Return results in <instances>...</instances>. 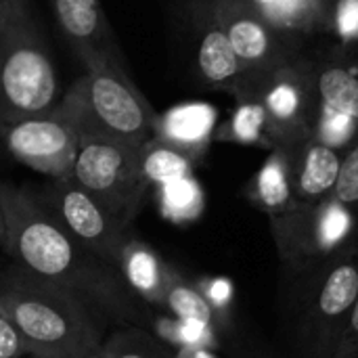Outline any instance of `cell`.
Instances as JSON below:
<instances>
[{
    "label": "cell",
    "mask_w": 358,
    "mask_h": 358,
    "mask_svg": "<svg viewBox=\"0 0 358 358\" xmlns=\"http://www.w3.org/2000/svg\"><path fill=\"white\" fill-rule=\"evenodd\" d=\"M141 145L80 136L71 178L126 227L134 224L147 182L141 172Z\"/></svg>",
    "instance_id": "obj_6"
},
{
    "label": "cell",
    "mask_w": 358,
    "mask_h": 358,
    "mask_svg": "<svg viewBox=\"0 0 358 358\" xmlns=\"http://www.w3.org/2000/svg\"><path fill=\"white\" fill-rule=\"evenodd\" d=\"M117 271L128 289L147 306L159 310L172 266L143 239L130 237L120 252Z\"/></svg>",
    "instance_id": "obj_15"
},
{
    "label": "cell",
    "mask_w": 358,
    "mask_h": 358,
    "mask_svg": "<svg viewBox=\"0 0 358 358\" xmlns=\"http://www.w3.org/2000/svg\"><path fill=\"white\" fill-rule=\"evenodd\" d=\"M174 352L176 358H214L210 355L212 350H203V348H178Z\"/></svg>",
    "instance_id": "obj_31"
},
{
    "label": "cell",
    "mask_w": 358,
    "mask_h": 358,
    "mask_svg": "<svg viewBox=\"0 0 358 358\" xmlns=\"http://www.w3.org/2000/svg\"><path fill=\"white\" fill-rule=\"evenodd\" d=\"M334 358H358V294L355 304H352L350 317L346 321L344 336L340 340L338 352Z\"/></svg>",
    "instance_id": "obj_29"
},
{
    "label": "cell",
    "mask_w": 358,
    "mask_h": 358,
    "mask_svg": "<svg viewBox=\"0 0 358 358\" xmlns=\"http://www.w3.org/2000/svg\"><path fill=\"white\" fill-rule=\"evenodd\" d=\"M222 27L241 63L256 76L292 61L287 36L275 29L248 0H210L206 8Z\"/></svg>",
    "instance_id": "obj_10"
},
{
    "label": "cell",
    "mask_w": 358,
    "mask_h": 358,
    "mask_svg": "<svg viewBox=\"0 0 358 358\" xmlns=\"http://www.w3.org/2000/svg\"><path fill=\"white\" fill-rule=\"evenodd\" d=\"M2 248L15 264L80 296L111 327H147L155 308L143 304L120 271L82 248L38 201L34 191L0 182Z\"/></svg>",
    "instance_id": "obj_1"
},
{
    "label": "cell",
    "mask_w": 358,
    "mask_h": 358,
    "mask_svg": "<svg viewBox=\"0 0 358 358\" xmlns=\"http://www.w3.org/2000/svg\"><path fill=\"white\" fill-rule=\"evenodd\" d=\"M34 195L82 248L117 268L120 252L132 237V227L117 220L71 176L48 178Z\"/></svg>",
    "instance_id": "obj_8"
},
{
    "label": "cell",
    "mask_w": 358,
    "mask_h": 358,
    "mask_svg": "<svg viewBox=\"0 0 358 358\" xmlns=\"http://www.w3.org/2000/svg\"><path fill=\"white\" fill-rule=\"evenodd\" d=\"M358 294V239L281 271L279 323L287 358H334Z\"/></svg>",
    "instance_id": "obj_2"
},
{
    "label": "cell",
    "mask_w": 358,
    "mask_h": 358,
    "mask_svg": "<svg viewBox=\"0 0 358 358\" xmlns=\"http://www.w3.org/2000/svg\"><path fill=\"white\" fill-rule=\"evenodd\" d=\"M254 96L266 117V136L273 147H292L315 136L319 94L315 65L294 57L264 73Z\"/></svg>",
    "instance_id": "obj_7"
},
{
    "label": "cell",
    "mask_w": 358,
    "mask_h": 358,
    "mask_svg": "<svg viewBox=\"0 0 358 358\" xmlns=\"http://www.w3.org/2000/svg\"><path fill=\"white\" fill-rule=\"evenodd\" d=\"M101 355L105 358H176L174 348L138 325H120L105 336Z\"/></svg>",
    "instance_id": "obj_21"
},
{
    "label": "cell",
    "mask_w": 358,
    "mask_h": 358,
    "mask_svg": "<svg viewBox=\"0 0 358 358\" xmlns=\"http://www.w3.org/2000/svg\"><path fill=\"white\" fill-rule=\"evenodd\" d=\"M0 4H2V0H0Z\"/></svg>",
    "instance_id": "obj_34"
},
{
    "label": "cell",
    "mask_w": 358,
    "mask_h": 358,
    "mask_svg": "<svg viewBox=\"0 0 358 358\" xmlns=\"http://www.w3.org/2000/svg\"><path fill=\"white\" fill-rule=\"evenodd\" d=\"M25 355H29V348L15 321L0 304V358H21Z\"/></svg>",
    "instance_id": "obj_27"
},
{
    "label": "cell",
    "mask_w": 358,
    "mask_h": 358,
    "mask_svg": "<svg viewBox=\"0 0 358 358\" xmlns=\"http://www.w3.org/2000/svg\"><path fill=\"white\" fill-rule=\"evenodd\" d=\"M222 348L229 352L231 358H285L281 357L271 344H266L254 336H243L237 329H233L224 338Z\"/></svg>",
    "instance_id": "obj_25"
},
{
    "label": "cell",
    "mask_w": 358,
    "mask_h": 358,
    "mask_svg": "<svg viewBox=\"0 0 358 358\" xmlns=\"http://www.w3.org/2000/svg\"><path fill=\"white\" fill-rule=\"evenodd\" d=\"M157 206L164 218L172 222L195 220L203 210V191L193 174L157 187Z\"/></svg>",
    "instance_id": "obj_23"
},
{
    "label": "cell",
    "mask_w": 358,
    "mask_h": 358,
    "mask_svg": "<svg viewBox=\"0 0 358 358\" xmlns=\"http://www.w3.org/2000/svg\"><path fill=\"white\" fill-rule=\"evenodd\" d=\"M331 197L358 218V134L342 155L340 174Z\"/></svg>",
    "instance_id": "obj_24"
},
{
    "label": "cell",
    "mask_w": 358,
    "mask_h": 358,
    "mask_svg": "<svg viewBox=\"0 0 358 358\" xmlns=\"http://www.w3.org/2000/svg\"><path fill=\"white\" fill-rule=\"evenodd\" d=\"M216 141L222 143H239V145H264L271 149L266 136V117L260 101L256 96L239 99L231 117L216 128Z\"/></svg>",
    "instance_id": "obj_22"
},
{
    "label": "cell",
    "mask_w": 358,
    "mask_h": 358,
    "mask_svg": "<svg viewBox=\"0 0 358 358\" xmlns=\"http://www.w3.org/2000/svg\"><path fill=\"white\" fill-rule=\"evenodd\" d=\"M275 29L285 36L331 29V17L319 0H248Z\"/></svg>",
    "instance_id": "obj_18"
},
{
    "label": "cell",
    "mask_w": 358,
    "mask_h": 358,
    "mask_svg": "<svg viewBox=\"0 0 358 358\" xmlns=\"http://www.w3.org/2000/svg\"><path fill=\"white\" fill-rule=\"evenodd\" d=\"M319 109L342 115L358 126V76L344 65H315Z\"/></svg>",
    "instance_id": "obj_19"
},
{
    "label": "cell",
    "mask_w": 358,
    "mask_h": 358,
    "mask_svg": "<svg viewBox=\"0 0 358 358\" xmlns=\"http://www.w3.org/2000/svg\"><path fill=\"white\" fill-rule=\"evenodd\" d=\"M2 136L8 153L29 170L48 178L71 174L80 132L59 103L44 113L4 122Z\"/></svg>",
    "instance_id": "obj_9"
},
{
    "label": "cell",
    "mask_w": 358,
    "mask_h": 358,
    "mask_svg": "<svg viewBox=\"0 0 358 358\" xmlns=\"http://www.w3.org/2000/svg\"><path fill=\"white\" fill-rule=\"evenodd\" d=\"M50 6L63 36L82 63L99 55L117 57L99 0H50Z\"/></svg>",
    "instance_id": "obj_13"
},
{
    "label": "cell",
    "mask_w": 358,
    "mask_h": 358,
    "mask_svg": "<svg viewBox=\"0 0 358 358\" xmlns=\"http://www.w3.org/2000/svg\"><path fill=\"white\" fill-rule=\"evenodd\" d=\"M0 304L21 331L29 357L101 348L111 323L69 289L19 264L0 275Z\"/></svg>",
    "instance_id": "obj_3"
},
{
    "label": "cell",
    "mask_w": 358,
    "mask_h": 358,
    "mask_svg": "<svg viewBox=\"0 0 358 358\" xmlns=\"http://www.w3.org/2000/svg\"><path fill=\"white\" fill-rule=\"evenodd\" d=\"M218 111L208 103H182L157 117L155 136L199 162L214 141Z\"/></svg>",
    "instance_id": "obj_14"
},
{
    "label": "cell",
    "mask_w": 358,
    "mask_h": 358,
    "mask_svg": "<svg viewBox=\"0 0 358 358\" xmlns=\"http://www.w3.org/2000/svg\"><path fill=\"white\" fill-rule=\"evenodd\" d=\"M342 38H357L358 36V0H342L334 10V25Z\"/></svg>",
    "instance_id": "obj_28"
},
{
    "label": "cell",
    "mask_w": 358,
    "mask_h": 358,
    "mask_svg": "<svg viewBox=\"0 0 358 358\" xmlns=\"http://www.w3.org/2000/svg\"><path fill=\"white\" fill-rule=\"evenodd\" d=\"M2 237H4V222H2V210H0V245H2Z\"/></svg>",
    "instance_id": "obj_33"
},
{
    "label": "cell",
    "mask_w": 358,
    "mask_h": 358,
    "mask_svg": "<svg viewBox=\"0 0 358 358\" xmlns=\"http://www.w3.org/2000/svg\"><path fill=\"white\" fill-rule=\"evenodd\" d=\"M195 285L212 304V308L220 315L224 323L231 325V302H233V285L222 277H203L197 279Z\"/></svg>",
    "instance_id": "obj_26"
},
{
    "label": "cell",
    "mask_w": 358,
    "mask_h": 358,
    "mask_svg": "<svg viewBox=\"0 0 358 358\" xmlns=\"http://www.w3.org/2000/svg\"><path fill=\"white\" fill-rule=\"evenodd\" d=\"M57 69L27 0L0 4V117L36 115L57 105Z\"/></svg>",
    "instance_id": "obj_5"
},
{
    "label": "cell",
    "mask_w": 358,
    "mask_h": 358,
    "mask_svg": "<svg viewBox=\"0 0 358 358\" xmlns=\"http://www.w3.org/2000/svg\"><path fill=\"white\" fill-rule=\"evenodd\" d=\"M159 310L168 313L176 319L191 321V323L203 325L208 329H214L216 334H220L222 344H224V338L235 329L233 325H229L220 319V315L212 308V304L199 292L195 281H189L187 277H182L174 266L170 271Z\"/></svg>",
    "instance_id": "obj_17"
},
{
    "label": "cell",
    "mask_w": 358,
    "mask_h": 358,
    "mask_svg": "<svg viewBox=\"0 0 358 358\" xmlns=\"http://www.w3.org/2000/svg\"><path fill=\"white\" fill-rule=\"evenodd\" d=\"M321 2V6L327 10V15L331 17V25H334V10H336V6L342 2V0H319Z\"/></svg>",
    "instance_id": "obj_32"
},
{
    "label": "cell",
    "mask_w": 358,
    "mask_h": 358,
    "mask_svg": "<svg viewBox=\"0 0 358 358\" xmlns=\"http://www.w3.org/2000/svg\"><path fill=\"white\" fill-rule=\"evenodd\" d=\"M141 172L147 182V187L166 185L172 180H178L182 176L193 174L195 159L180 151L178 147L153 136L147 143L141 145Z\"/></svg>",
    "instance_id": "obj_20"
},
{
    "label": "cell",
    "mask_w": 358,
    "mask_h": 358,
    "mask_svg": "<svg viewBox=\"0 0 358 358\" xmlns=\"http://www.w3.org/2000/svg\"><path fill=\"white\" fill-rule=\"evenodd\" d=\"M287 149L292 159V182L296 201L304 206H319L329 199L338 182L342 153L317 141L315 136Z\"/></svg>",
    "instance_id": "obj_12"
},
{
    "label": "cell",
    "mask_w": 358,
    "mask_h": 358,
    "mask_svg": "<svg viewBox=\"0 0 358 358\" xmlns=\"http://www.w3.org/2000/svg\"><path fill=\"white\" fill-rule=\"evenodd\" d=\"M197 71L208 88L229 92L237 101L245 96H254L258 82L262 78L252 73L241 63L229 38L224 36L222 27L214 21V17L208 10L203 15L201 29H199Z\"/></svg>",
    "instance_id": "obj_11"
},
{
    "label": "cell",
    "mask_w": 358,
    "mask_h": 358,
    "mask_svg": "<svg viewBox=\"0 0 358 358\" xmlns=\"http://www.w3.org/2000/svg\"><path fill=\"white\" fill-rule=\"evenodd\" d=\"M31 358H105L101 348H82V350H63V352H48V355H31Z\"/></svg>",
    "instance_id": "obj_30"
},
{
    "label": "cell",
    "mask_w": 358,
    "mask_h": 358,
    "mask_svg": "<svg viewBox=\"0 0 358 358\" xmlns=\"http://www.w3.org/2000/svg\"><path fill=\"white\" fill-rule=\"evenodd\" d=\"M59 101L80 136L143 145L155 136L159 113L130 80L117 57L99 55Z\"/></svg>",
    "instance_id": "obj_4"
},
{
    "label": "cell",
    "mask_w": 358,
    "mask_h": 358,
    "mask_svg": "<svg viewBox=\"0 0 358 358\" xmlns=\"http://www.w3.org/2000/svg\"><path fill=\"white\" fill-rule=\"evenodd\" d=\"M245 195L258 210L268 216V220L281 216L296 203L292 182V159L287 147L271 149V155L250 180Z\"/></svg>",
    "instance_id": "obj_16"
}]
</instances>
